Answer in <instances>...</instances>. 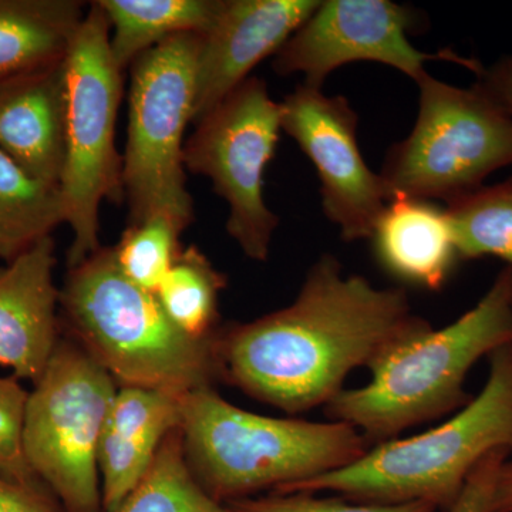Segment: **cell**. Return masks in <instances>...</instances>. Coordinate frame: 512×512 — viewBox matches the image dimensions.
Instances as JSON below:
<instances>
[{
    "label": "cell",
    "instance_id": "obj_1",
    "mask_svg": "<svg viewBox=\"0 0 512 512\" xmlns=\"http://www.w3.org/2000/svg\"><path fill=\"white\" fill-rule=\"evenodd\" d=\"M429 329L403 288H376L322 255L291 305L221 326L222 382L282 412H309L335 399L357 367L372 369Z\"/></svg>",
    "mask_w": 512,
    "mask_h": 512
},
{
    "label": "cell",
    "instance_id": "obj_2",
    "mask_svg": "<svg viewBox=\"0 0 512 512\" xmlns=\"http://www.w3.org/2000/svg\"><path fill=\"white\" fill-rule=\"evenodd\" d=\"M59 311L67 338L119 387L183 396L222 382L220 330L205 339L181 332L165 315L156 293L121 274L111 247L69 268Z\"/></svg>",
    "mask_w": 512,
    "mask_h": 512
},
{
    "label": "cell",
    "instance_id": "obj_3",
    "mask_svg": "<svg viewBox=\"0 0 512 512\" xmlns=\"http://www.w3.org/2000/svg\"><path fill=\"white\" fill-rule=\"evenodd\" d=\"M181 436L192 476L220 503L348 467L370 450L350 424L275 419L239 409L214 387L181 396Z\"/></svg>",
    "mask_w": 512,
    "mask_h": 512
},
{
    "label": "cell",
    "instance_id": "obj_4",
    "mask_svg": "<svg viewBox=\"0 0 512 512\" xmlns=\"http://www.w3.org/2000/svg\"><path fill=\"white\" fill-rule=\"evenodd\" d=\"M512 343V268H504L473 309L443 329H429L400 343L370 369L372 380L342 390L326 416L359 430L370 444L463 409L471 367Z\"/></svg>",
    "mask_w": 512,
    "mask_h": 512
},
{
    "label": "cell",
    "instance_id": "obj_5",
    "mask_svg": "<svg viewBox=\"0 0 512 512\" xmlns=\"http://www.w3.org/2000/svg\"><path fill=\"white\" fill-rule=\"evenodd\" d=\"M488 359L484 389L446 423L410 439L376 444L356 463L282 494L333 493L370 504L424 501L450 511L487 454L500 448L512 453V343Z\"/></svg>",
    "mask_w": 512,
    "mask_h": 512
},
{
    "label": "cell",
    "instance_id": "obj_6",
    "mask_svg": "<svg viewBox=\"0 0 512 512\" xmlns=\"http://www.w3.org/2000/svg\"><path fill=\"white\" fill-rule=\"evenodd\" d=\"M109 40V22L93 2L63 62L66 120L60 192L64 222L73 231L69 268L101 248V202L124 197L123 158L116 150L123 72L111 56Z\"/></svg>",
    "mask_w": 512,
    "mask_h": 512
},
{
    "label": "cell",
    "instance_id": "obj_7",
    "mask_svg": "<svg viewBox=\"0 0 512 512\" xmlns=\"http://www.w3.org/2000/svg\"><path fill=\"white\" fill-rule=\"evenodd\" d=\"M416 83V124L389 148L379 173L389 200L448 204L512 165V117L480 83L458 87L429 73Z\"/></svg>",
    "mask_w": 512,
    "mask_h": 512
},
{
    "label": "cell",
    "instance_id": "obj_8",
    "mask_svg": "<svg viewBox=\"0 0 512 512\" xmlns=\"http://www.w3.org/2000/svg\"><path fill=\"white\" fill-rule=\"evenodd\" d=\"M201 37H171L131 64L121 171L130 222L167 214L187 228L194 218L185 181L184 134L195 117Z\"/></svg>",
    "mask_w": 512,
    "mask_h": 512
},
{
    "label": "cell",
    "instance_id": "obj_9",
    "mask_svg": "<svg viewBox=\"0 0 512 512\" xmlns=\"http://www.w3.org/2000/svg\"><path fill=\"white\" fill-rule=\"evenodd\" d=\"M119 384L62 336L26 404L29 466L66 512H104L99 450Z\"/></svg>",
    "mask_w": 512,
    "mask_h": 512
},
{
    "label": "cell",
    "instance_id": "obj_10",
    "mask_svg": "<svg viewBox=\"0 0 512 512\" xmlns=\"http://www.w3.org/2000/svg\"><path fill=\"white\" fill-rule=\"evenodd\" d=\"M184 146L185 170L207 177L227 202V232L249 259L266 261L278 217L265 202V170L281 134V104L249 77L198 120Z\"/></svg>",
    "mask_w": 512,
    "mask_h": 512
},
{
    "label": "cell",
    "instance_id": "obj_11",
    "mask_svg": "<svg viewBox=\"0 0 512 512\" xmlns=\"http://www.w3.org/2000/svg\"><path fill=\"white\" fill-rule=\"evenodd\" d=\"M417 18L390 0H326L275 55L279 76L301 73L305 84L322 89L329 74L350 63L372 62L399 70L419 82L429 62L460 64L477 76L480 62L453 50L421 52L409 40Z\"/></svg>",
    "mask_w": 512,
    "mask_h": 512
},
{
    "label": "cell",
    "instance_id": "obj_12",
    "mask_svg": "<svg viewBox=\"0 0 512 512\" xmlns=\"http://www.w3.org/2000/svg\"><path fill=\"white\" fill-rule=\"evenodd\" d=\"M279 104L282 131L318 174L326 218L339 228L343 241L370 238L389 197L382 177L362 156L359 117L349 100L302 83Z\"/></svg>",
    "mask_w": 512,
    "mask_h": 512
},
{
    "label": "cell",
    "instance_id": "obj_13",
    "mask_svg": "<svg viewBox=\"0 0 512 512\" xmlns=\"http://www.w3.org/2000/svg\"><path fill=\"white\" fill-rule=\"evenodd\" d=\"M318 0H222L201 37L194 123L210 113L266 57L276 55L318 9Z\"/></svg>",
    "mask_w": 512,
    "mask_h": 512
},
{
    "label": "cell",
    "instance_id": "obj_14",
    "mask_svg": "<svg viewBox=\"0 0 512 512\" xmlns=\"http://www.w3.org/2000/svg\"><path fill=\"white\" fill-rule=\"evenodd\" d=\"M55 266L50 235L0 268V366L33 383L45 373L62 338Z\"/></svg>",
    "mask_w": 512,
    "mask_h": 512
},
{
    "label": "cell",
    "instance_id": "obj_15",
    "mask_svg": "<svg viewBox=\"0 0 512 512\" xmlns=\"http://www.w3.org/2000/svg\"><path fill=\"white\" fill-rule=\"evenodd\" d=\"M63 62L0 82V150L36 180L59 188L66 120Z\"/></svg>",
    "mask_w": 512,
    "mask_h": 512
},
{
    "label": "cell",
    "instance_id": "obj_16",
    "mask_svg": "<svg viewBox=\"0 0 512 512\" xmlns=\"http://www.w3.org/2000/svg\"><path fill=\"white\" fill-rule=\"evenodd\" d=\"M181 396L119 387L101 434L103 511L116 510L146 476L171 431L181 429Z\"/></svg>",
    "mask_w": 512,
    "mask_h": 512
},
{
    "label": "cell",
    "instance_id": "obj_17",
    "mask_svg": "<svg viewBox=\"0 0 512 512\" xmlns=\"http://www.w3.org/2000/svg\"><path fill=\"white\" fill-rule=\"evenodd\" d=\"M369 239L387 274L426 291H441L460 261L446 208L431 201L392 198Z\"/></svg>",
    "mask_w": 512,
    "mask_h": 512
},
{
    "label": "cell",
    "instance_id": "obj_18",
    "mask_svg": "<svg viewBox=\"0 0 512 512\" xmlns=\"http://www.w3.org/2000/svg\"><path fill=\"white\" fill-rule=\"evenodd\" d=\"M84 16L74 0H0V82L63 62Z\"/></svg>",
    "mask_w": 512,
    "mask_h": 512
},
{
    "label": "cell",
    "instance_id": "obj_19",
    "mask_svg": "<svg viewBox=\"0 0 512 512\" xmlns=\"http://www.w3.org/2000/svg\"><path fill=\"white\" fill-rule=\"evenodd\" d=\"M110 28V52L124 72L138 57L177 35H204L222 0H99Z\"/></svg>",
    "mask_w": 512,
    "mask_h": 512
},
{
    "label": "cell",
    "instance_id": "obj_20",
    "mask_svg": "<svg viewBox=\"0 0 512 512\" xmlns=\"http://www.w3.org/2000/svg\"><path fill=\"white\" fill-rule=\"evenodd\" d=\"M225 288L227 276L191 245L181 249L154 293L165 315L181 332L194 339H205L221 328L218 305Z\"/></svg>",
    "mask_w": 512,
    "mask_h": 512
},
{
    "label": "cell",
    "instance_id": "obj_21",
    "mask_svg": "<svg viewBox=\"0 0 512 512\" xmlns=\"http://www.w3.org/2000/svg\"><path fill=\"white\" fill-rule=\"evenodd\" d=\"M111 512H237L211 497L192 476L181 429L171 431L146 476Z\"/></svg>",
    "mask_w": 512,
    "mask_h": 512
},
{
    "label": "cell",
    "instance_id": "obj_22",
    "mask_svg": "<svg viewBox=\"0 0 512 512\" xmlns=\"http://www.w3.org/2000/svg\"><path fill=\"white\" fill-rule=\"evenodd\" d=\"M446 211L460 261L494 256L512 268V178L448 202Z\"/></svg>",
    "mask_w": 512,
    "mask_h": 512
},
{
    "label": "cell",
    "instance_id": "obj_23",
    "mask_svg": "<svg viewBox=\"0 0 512 512\" xmlns=\"http://www.w3.org/2000/svg\"><path fill=\"white\" fill-rule=\"evenodd\" d=\"M183 225L167 214L130 222L113 248L121 274L140 288L156 292L181 252Z\"/></svg>",
    "mask_w": 512,
    "mask_h": 512
},
{
    "label": "cell",
    "instance_id": "obj_24",
    "mask_svg": "<svg viewBox=\"0 0 512 512\" xmlns=\"http://www.w3.org/2000/svg\"><path fill=\"white\" fill-rule=\"evenodd\" d=\"M0 212L39 241L64 222L62 192L33 178L0 150Z\"/></svg>",
    "mask_w": 512,
    "mask_h": 512
},
{
    "label": "cell",
    "instance_id": "obj_25",
    "mask_svg": "<svg viewBox=\"0 0 512 512\" xmlns=\"http://www.w3.org/2000/svg\"><path fill=\"white\" fill-rule=\"evenodd\" d=\"M28 399L29 393L18 380L0 377V477L35 493L53 497L29 466L23 447Z\"/></svg>",
    "mask_w": 512,
    "mask_h": 512
},
{
    "label": "cell",
    "instance_id": "obj_26",
    "mask_svg": "<svg viewBox=\"0 0 512 512\" xmlns=\"http://www.w3.org/2000/svg\"><path fill=\"white\" fill-rule=\"evenodd\" d=\"M237 512H437L439 508L424 501L404 504L355 503L346 498H320L316 494H275L244 498L228 503Z\"/></svg>",
    "mask_w": 512,
    "mask_h": 512
},
{
    "label": "cell",
    "instance_id": "obj_27",
    "mask_svg": "<svg viewBox=\"0 0 512 512\" xmlns=\"http://www.w3.org/2000/svg\"><path fill=\"white\" fill-rule=\"evenodd\" d=\"M510 454L505 448L487 454L471 471L463 491L448 512H491L495 485Z\"/></svg>",
    "mask_w": 512,
    "mask_h": 512
},
{
    "label": "cell",
    "instance_id": "obj_28",
    "mask_svg": "<svg viewBox=\"0 0 512 512\" xmlns=\"http://www.w3.org/2000/svg\"><path fill=\"white\" fill-rule=\"evenodd\" d=\"M0 512H60L57 501L0 477Z\"/></svg>",
    "mask_w": 512,
    "mask_h": 512
},
{
    "label": "cell",
    "instance_id": "obj_29",
    "mask_svg": "<svg viewBox=\"0 0 512 512\" xmlns=\"http://www.w3.org/2000/svg\"><path fill=\"white\" fill-rule=\"evenodd\" d=\"M477 77L485 92L512 117V55L500 57L488 69L483 67Z\"/></svg>",
    "mask_w": 512,
    "mask_h": 512
},
{
    "label": "cell",
    "instance_id": "obj_30",
    "mask_svg": "<svg viewBox=\"0 0 512 512\" xmlns=\"http://www.w3.org/2000/svg\"><path fill=\"white\" fill-rule=\"evenodd\" d=\"M36 242L0 212V258L8 262L13 261Z\"/></svg>",
    "mask_w": 512,
    "mask_h": 512
},
{
    "label": "cell",
    "instance_id": "obj_31",
    "mask_svg": "<svg viewBox=\"0 0 512 512\" xmlns=\"http://www.w3.org/2000/svg\"><path fill=\"white\" fill-rule=\"evenodd\" d=\"M491 512H512V460H507L501 468L495 485Z\"/></svg>",
    "mask_w": 512,
    "mask_h": 512
}]
</instances>
